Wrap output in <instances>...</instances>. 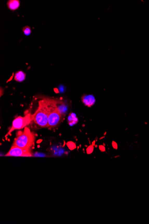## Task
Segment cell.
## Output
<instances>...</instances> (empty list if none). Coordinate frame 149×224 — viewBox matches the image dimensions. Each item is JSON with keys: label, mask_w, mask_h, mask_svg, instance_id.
Wrapping results in <instances>:
<instances>
[{"label": "cell", "mask_w": 149, "mask_h": 224, "mask_svg": "<svg viewBox=\"0 0 149 224\" xmlns=\"http://www.w3.org/2000/svg\"><path fill=\"white\" fill-rule=\"evenodd\" d=\"M35 135L27 127L25 128L23 131H19L14 139L13 146L21 148H31L35 143Z\"/></svg>", "instance_id": "obj_1"}, {"label": "cell", "mask_w": 149, "mask_h": 224, "mask_svg": "<svg viewBox=\"0 0 149 224\" xmlns=\"http://www.w3.org/2000/svg\"><path fill=\"white\" fill-rule=\"evenodd\" d=\"M38 109L35 113L31 115L32 121L33 120L42 128L48 127V107L47 98L40 100Z\"/></svg>", "instance_id": "obj_2"}, {"label": "cell", "mask_w": 149, "mask_h": 224, "mask_svg": "<svg viewBox=\"0 0 149 224\" xmlns=\"http://www.w3.org/2000/svg\"><path fill=\"white\" fill-rule=\"evenodd\" d=\"M47 101L48 107V127L55 128L60 122L61 113L57 107V101L50 98H47Z\"/></svg>", "instance_id": "obj_3"}, {"label": "cell", "mask_w": 149, "mask_h": 224, "mask_svg": "<svg viewBox=\"0 0 149 224\" xmlns=\"http://www.w3.org/2000/svg\"><path fill=\"white\" fill-rule=\"evenodd\" d=\"M31 115L30 113L27 114L24 117L18 116L15 119L12 123V125L5 137L15 130H21L25 128L31 122Z\"/></svg>", "instance_id": "obj_4"}, {"label": "cell", "mask_w": 149, "mask_h": 224, "mask_svg": "<svg viewBox=\"0 0 149 224\" xmlns=\"http://www.w3.org/2000/svg\"><path fill=\"white\" fill-rule=\"evenodd\" d=\"M5 156L31 157L32 153L31 148L25 149L20 147L12 146Z\"/></svg>", "instance_id": "obj_5"}, {"label": "cell", "mask_w": 149, "mask_h": 224, "mask_svg": "<svg viewBox=\"0 0 149 224\" xmlns=\"http://www.w3.org/2000/svg\"><path fill=\"white\" fill-rule=\"evenodd\" d=\"M81 101L85 106L88 107H91L96 103L95 98L92 95H83L81 97Z\"/></svg>", "instance_id": "obj_6"}, {"label": "cell", "mask_w": 149, "mask_h": 224, "mask_svg": "<svg viewBox=\"0 0 149 224\" xmlns=\"http://www.w3.org/2000/svg\"><path fill=\"white\" fill-rule=\"evenodd\" d=\"M20 2L18 0H10L7 3V6L9 9L12 10H15L19 8Z\"/></svg>", "instance_id": "obj_7"}, {"label": "cell", "mask_w": 149, "mask_h": 224, "mask_svg": "<svg viewBox=\"0 0 149 224\" xmlns=\"http://www.w3.org/2000/svg\"><path fill=\"white\" fill-rule=\"evenodd\" d=\"M25 73L22 71L17 72L14 75V80L18 82H22L25 78Z\"/></svg>", "instance_id": "obj_8"}, {"label": "cell", "mask_w": 149, "mask_h": 224, "mask_svg": "<svg viewBox=\"0 0 149 224\" xmlns=\"http://www.w3.org/2000/svg\"><path fill=\"white\" fill-rule=\"evenodd\" d=\"M68 120H70V123H72V125H74L78 122V119L75 117V115L74 114H72L70 115Z\"/></svg>", "instance_id": "obj_9"}, {"label": "cell", "mask_w": 149, "mask_h": 224, "mask_svg": "<svg viewBox=\"0 0 149 224\" xmlns=\"http://www.w3.org/2000/svg\"><path fill=\"white\" fill-rule=\"evenodd\" d=\"M23 32L25 35H29L31 32V28L29 26H25L23 28Z\"/></svg>", "instance_id": "obj_10"}, {"label": "cell", "mask_w": 149, "mask_h": 224, "mask_svg": "<svg viewBox=\"0 0 149 224\" xmlns=\"http://www.w3.org/2000/svg\"><path fill=\"white\" fill-rule=\"evenodd\" d=\"M93 146H90L89 147H88V148H87V153H90L93 152Z\"/></svg>", "instance_id": "obj_11"}]
</instances>
